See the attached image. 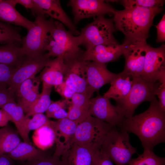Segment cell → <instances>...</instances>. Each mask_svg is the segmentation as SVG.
<instances>
[{"label": "cell", "mask_w": 165, "mask_h": 165, "mask_svg": "<svg viewBox=\"0 0 165 165\" xmlns=\"http://www.w3.org/2000/svg\"><path fill=\"white\" fill-rule=\"evenodd\" d=\"M90 99L85 94H75L68 105L67 118L78 124L91 116Z\"/></svg>", "instance_id": "cell-22"}, {"label": "cell", "mask_w": 165, "mask_h": 165, "mask_svg": "<svg viewBox=\"0 0 165 165\" xmlns=\"http://www.w3.org/2000/svg\"><path fill=\"white\" fill-rule=\"evenodd\" d=\"M165 158L156 155L153 150H144L136 158L132 159L128 165H165Z\"/></svg>", "instance_id": "cell-32"}, {"label": "cell", "mask_w": 165, "mask_h": 165, "mask_svg": "<svg viewBox=\"0 0 165 165\" xmlns=\"http://www.w3.org/2000/svg\"><path fill=\"white\" fill-rule=\"evenodd\" d=\"M15 68L6 64H0V88L9 87Z\"/></svg>", "instance_id": "cell-35"}, {"label": "cell", "mask_w": 165, "mask_h": 165, "mask_svg": "<svg viewBox=\"0 0 165 165\" xmlns=\"http://www.w3.org/2000/svg\"><path fill=\"white\" fill-rule=\"evenodd\" d=\"M42 11L51 18L56 19L66 26L73 35L78 36L80 32L62 9L59 0H34Z\"/></svg>", "instance_id": "cell-19"}, {"label": "cell", "mask_w": 165, "mask_h": 165, "mask_svg": "<svg viewBox=\"0 0 165 165\" xmlns=\"http://www.w3.org/2000/svg\"><path fill=\"white\" fill-rule=\"evenodd\" d=\"M116 127L90 116L77 126L73 143L99 149L108 134Z\"/></svg>", "instance_id": "cell-6"}, {"label": "cell", "mask_w": 165, "mask_h": 165, "mask_svg": "<svg viewBox=\"0 0 165 165\" xmlns=\"http://www.w3.org/2000/svg\"><path fill=\"white\" fill-rule=\"evenodd\" d=\"M24 165H64L60 157L53 155L46 156L29 161Z\"/></svg>", "instance_id": "cell-36"}, {"label": "cell", "mask_w": 165, "mask_h": 165, "mask_svg": "<svg viewBox=\"0 0 165 165\" xmlns=\"http://www.w3.org/2000/svg\"><path fill=\"white\" fill-rule=\"evenodd\" d=\"M100 150L108 155L116 165H128L137 152L130 142L128 133L116 128L108 134Z\"/></svg>", "instance_id": "cell-8"}, {"label": "cell", "mask_w": 165, "mask_h": 165, "mask_svg": "<svg viewBox=\"0 0 165 165\" xmlns=\"http://www.w3.org/2000/svg\"><path fill=\"white\" fill-rule=\"evenodd\" d=\"M84 52L82 51L76 55L64 58L65 68L63 82L56 87V89L65 99H71L75 93L83 94L87 96L86 61L83 58Z\"/></svg>", "instance_id": "cell-3"}, {"label": "cell", "mask_w": 165, "mask_h": 165, "mask_svg": "<svg viewBox=\"0 0 165 165\" xmlns=\"http://www.w3.org/2000/svg\"><path fill=\"white\" fill-rule=\"evenodd\" d=\"M65 68L63 57L50 58L40 74L43 85L55 87L61 84L63 82Z\"/></svg>", "instance_id": "cell-20"}, {"label": "cell", "mask_w": 165, "mask_h": 165, "mask_svg": "<svg viewBox=\"0 0 165 165\" xmlns=\"http://www.w3.org/2000/svg\"><path fill=\"white\" fill-rule=\"evenodd\" d=\"M0 165H13L12 159L4 154H0Z\"/></svg>", "instance_id": "cell-44"}, {"label": "cell", "mask_w": 165, "mask_h": 165, "mask_svg": "<svg viewBox=\"0 0 165 165\" xmlns=\"http://www.w3.org/2000/svg\"><path fill=\"white\" fill-rule=\"evenodd\" d=\"M5 155L12 159L26 161L47 156L44 150L37 148L25 142H20L13 150Z\"/></svg>", "instance_id": "cell-27"}, {"label": "cell", "mask_w": 165, "mask_h": 165, "mask_svg": "<svg viewBox=\"0 0 165 165\" xmlns=\"http://www.w3.org/2000/svg\"><path fill=\"white\" fill-rule=\"evenodd\" d=\"M100 149H91L73 143L60 158L64 165H93L95 155Z\"/></svg>", "instance_id": "cell-18"}, {"label": "cell", "mask_w": 165, "mask_h": 165, "mask_svg": "<svg viewBox=\"0 0 165 165\" xmlns=\"http://www.w3.org/2000/svg\"><path fill=\"white\" fill-rule=\"evenodd\" d=\"M133 84L127 95L116 101L120 112L125 119L134 116L136 108L146 101L151 102L155 98L158 88L160 83L148 82L141 76L132 77Z\"/></svg>", "instance_id": "cell-5"}, {"label": "cell", "mask_w": 165, "mask_h": 165, "mask_svg": "<svg viewBox=\"0 0 165 165\" xmlns=\"http://www.w3.org/2000/svg\"><path fill=\"white\" fill-rule=\"evenodd\" d=\"M115 29L113 19L107 18L104 16H97L81 29L78 35L80 45L87 50L100 45L118 43L113 36Z\"/></svg>", "instance_id": "cell-7"}, {"label": "cell", "mask_w": 165, "mask_h": 165, "mask_svg": "<svg viewBox=\"0 0 165 165\" xmlns=\"http://www.w3.org/2000/svg\"><path fill=\"white\" fill-rule=\"evenodd\" d=\"M15 98V93L9 87L0 88V108L9 102L14 101Z\"/></svg>", "instance_id": "cell-39"}, {"label": "cell", "mask_w": 165, "mask_h": 165, "mask_svg": "<svg viewBox=\"0 0 165 165\" xmlns=\"http://www.w3.org/2000/svg\"><path fill=\"white\" fill-rule=\"evenodd\" d=\"M50 59L44 53L35 57L26 56L20 66L15 69L9 88L15 94L21 84L35 76L43 69Z\"/></svg>", "instance_id": "cell-12"}, {"label": "cell", "mask_w": 165, "mask_h": 165, "mask_svg": "<svg viewBox=\"0 0 165 165\" xmlns=\"http://www.w3.org/2000/svg\"><path fill=\"white\" fill-rule=\"evenodd\" d=\"M52 87L49 86L43 85L42 93L39 94L35 102L25 113L26 118L46 112L52 101L50 98Z\"/></svg>", "instance_id": "cell-30"}, {"label": "cell", "mask_w": 165, "mask_h": 165, "mask_svg": "<svg viewBox=\"0 0 165 165\" xmlns=\"http://www.w3.org/2000/svg\"><path fill=\"white\" fill-rule=\"evenodd\" d=\"M20 44L10 43L0 46V64L16 68L26 57Z\"/></svg>", "instance_id": "cell-25"}, {"label": "cell", "mask_w": 165, "mask_h": 165, "mask_svg": "<svg viewBox=\"0 0 165 165\" xmlns=\"http://www.w3.org/2000/svg\"><path fill=\"white\" fill-rule=\"evenodd\" d=\"M9 121H11V119L8 114L3 109H0V127L7 125Z\"/></svg>", "instance_id": "cell-43"}, {"label": "cell", "mask_w": 165, "mask_h": 165, "mask_svg": "<svg viewBox=\"0 0 165 165\" xmlns=\"http://www.w3.org/2000/svg\"><path fill=\"white\" fill-rule=\"evenodd\" d=\"M86 72L87 96L90 98L94 92H99L103 86L110 83L117 75L109 71L106 64L91 61H86Z\"/></svg>", "instance_id": "cell-14"}, {"label": "cell", "mask_w": 165, "mask_h": 165, "mask_svg": "<svg viewBox=\"0 0 165 165\" xmlns=\"http://www.w3.org/2000/svg\"><path fill=\"white\" fill-rule=\"evenodd\" d=\"M0 21L22 26L28 31L34 24L33 22L21 15L8 0H0Z\"/></svg>", "instance_id": "cell-24"}, {"label": "cell", "mask_w": 165, "mask_h": 165, "mask_svg": "<svg viewBox=\"0 0 165 165\" xmlns=\"http://www.w3.org/2000/svg\"><path fill=\"white\" fill-rule=\"evenodd\" d=\"M164 1L163 0H123L121 2L125 8L134 7L152 8L162 7Z\"/></svg>", "instance_id": "cell-34"}, {"label": "cell", "mask_w": 165, "mask_h": 165, "mask_svg": "<svg viewBox=\"0 0 165 165\" xmlns=\"http://www.w3.org/2000/svg\"><path fill=\"white\" fill-rule=\"evenodd\" d=\"M50 120L35 130L32 136L35 145L43 150L51 147L55 142V133L50 124Z\"/></svg>", "instance_id": "cell-28"}, {"label": "cell", "mask_w": 165, "mask_h": 165, "mask_svg": "<svg viewBox=\"0 0 165 165\" xmlns=\"http://www.w3.org/2000/svg\"><path fill=\"white\" fill-rule=\"evenodd\" d=\"M162 10V7H134L116 10L113 18L115 29L124 34V42L146 43L154 17Z\"/></svg>", "instance_id": "cell-2"}, {"label": "cell", "mask_w": 165, "mask_h": 165, "mask_svg": "<svg viewBox=\"0 0 165 165\" xmlns=\"http://www.w3.org/2000/svg\"><path fill=\"white\" fill-rule=\"evenodd\" d=\"M124 42L126 45L123 55L125 58V64L122 72L132 77L140 76L143 71L148 44Z\"/></svg>", "instance_id": "cell-16"}, {"label": "cell", "mask_w": 165, "mask_h": 165, "mask_svg": "<svg viewBox=\"0 0 165 165\" xmlns=\"http://www.w3.org/2000/svg\"><path fill=\"white\" fill-rule=\"evenodd\" d=\"M91 116L114 126H117L125 119L116 106L111 103L109 99L101 95L90 99Z\"/></svg>", "instance_id": "cell-13"}, {"label": "cell", "mask_w": 165, "mask_h": 165, "mask_svg": "<svg viewBox=\"0 0 165 165\" xmlns=\"http://www.w3.org/2000/svg\"><path fill=\"white\" fill-rule=\"evenodd\" d=\"M126 43L103 44L84 51L83 58L86 61L106 64L117 60L123 54Z\"/></svg>", "instance_id": "cell-17"}, {"label": "cell", "mask_w": 165, "mask_h": 165, "mask_svg": "<svg viewBox=\"0 0 165 165\" xmlns=\"http://www.w3.org/2000/svg\"><path fill=\"white\" fill-rule=\"evenodd\" d=\"M18 133L7 125L0 129V154L10 152L20 142Z\"/></svg>", "instance_id": "cell-29"}, {"label": "cell", "mask_w": 165, "mask_h": 165, "mask_svg": "<svg viewBox=\"0 0 165 165\" xmlns=\"http://www.w3.org/2000/svg\"><path fill=\"white\" fill-rule=\"evenodd\" d=\"M110 83V87L103 96L116 101L124 98L128 94L132 86V79L130 75L122 72L117 74Z\"/></svg>", "instance_id": "cell-23"}, {"label": "cell", "mask_w": 165, "mask_h": 165, "mask_svg": "<svg viewBox=\"0 0 165 165\" xmlns=\"http://www.w3.org/2000/svg\"><path fill=\"white\" fill-rule=\"evenodd\" d=\"M157 31L156 42H162L165 41V14L163 16L158 24L156 26Z\"/></svg>", "instance_id": "cell-41"}, {"label": "cell", "mask_w": 165, "mask_h": 165, "mask_svg": "<svg viewBox=\"0 0 165 165\" xmlns=\"http://www.w3.org/2000/svg\"><path fill=\"white\" fill-rule=\"evenodd\" d=\"M165 73V46L155 48L148 45L144 67L141 77L152 83L158 81L160 75Z\"/></svg>", "instance_id": "cell-11"}, {"label": "cell", "mask_w": 165, "mask_h": 165, "mask_svg": "<svg viewBox=\"0 0 165 165\" xmlns=\"http://www.w3.org/2000/svg\"><path fill=\"white\" fill-rule=\"evenodd\" d=\"M1 108L9 115L11 121L14 123L19 134L24 142L32 145L29 135L27 134L24 128V123L25 116L22 107L13 101L6 104Z\"/></svg>", "instance_id": "cell-26"}, {"label": "cell", "mask_w": 165, "mask_h": 165, "mask_svg": "<svg viewBox=\"0 0 165 165\" xmlns=\"http://www.w3.org/2000/svg\"><path fill=\"white\" fill-rule=\"evenodd\" d=\"M13 5L15 6L17 4H20L27 9H30L33 13L37 15H44L40 8L35 3L34 0H8Z\"/></svg>", "instance_id": "cell-37"}, {"label": "cell", "mask_w": 165, "mask_h": 165, "mask_svg": "<svg viewBox=\"0 0 165 165\" xmlns=\"http://www.w3.org/2000/svg\"><path fill=\"white\" fill-rule=\"evenodd\" d=\"M49 120L43 113L35 114L31 119L25 117L24 123L25 131L29 135L30 131L38 129L47 123Z\"/></svg>", "instance_id": "cell-33"}, {"label": "cell", "mask_w": 165, "mask_h": 165, "mask_svg": "<svg viewBox=\"0 0 165 165\" xmlns=\"http://www.w3.org/2000/svg\"><path fill=\"white\" fill-rule=\"evenodd\" d=\"M40 79L33 76L24 81L15 93L18 104L26 113L38 97Z\"/></svg>", "instance_id": "cell-21"}, {"label": "cell", "mask_w": 165, "mask_h": 165, "mask_svg": "<svg viewBox=\"0 0 165 165\" xmlns=\"http://www.w3.org/2000/svg\"><path fill=\"white\" fill-rule=\"evenodd\" d=\"M22 40L17 29L10 24L0 21V43L21 44Z\"/></svg>", "instance_id": "cell-31"}, {"label": "cell", "mask_w": 165, "mask_h": 165, "mask_svg": "<svg viewBox=\"0 0 165 165\" xmlns=\"http://www.w3.org/2000/svg\"><path fill=\"white\" fill-rule=\"evenodd\" d=\"M69 100L64 99L56 101H51L48 109L46 111V116L50 118L52 114L62 109H65L67 105H69Z\"/></svg>", "instance_id": "cell-38"}, {"label": "cell", "mask_w": 165, "mask_h": 165, "mask_svg": "<svg viewBox=\"0 0 165 165\" xmlns=\"http://www.w3.org/2000/svg\"><path fill=\"white\" fill-rule=\"evenodd\" d=\"M55 133L56 147L53 155L60 157L62 153L73 143L78 124L67 118L50 120Z\"/></svg>", "instance_id": "cell-15"}, {"label": "cell", "mask_w": 165, "mask_h": 165, "mask_svg": "<svg viewBox=\"0 0 165 165\" xmlns=\"http://www.w3.org/2000/svg\"><path fill=\"white\" fill-rule=\"evenodd\" d=\"M80 45L78 36L74 35L67 30L62 24L52 19L45 42L47 57L65 58L76 55L82 51L79 47Z\"/></svg>", "instance_id": "cell-4"}, {"label": "cell", "mask_w": 165, "mask_h": 165, "mask_svg": "<svg viewBox=\"0 0 165 165\" xmlns=\"http://www.w3.org/2000/svg\"><path fill=\"white\" fill-rule=\"evenodd\" d=\"M156 95L158 99V102L160 107L165 112V82L160 83L158 86Z\"/></svg>", "instance_id": "cell-42"}, {"label": "cell", "mask_w": 165, "mask_h": 165, "mask_svg": "<svg viewBox=\"0 0 165 165\" xmlns=\"http://www.w3.org/2000/svg\"><path fill=\"white\" fill-rule=\"evenodd\" d=\"M68 6L72 8L75 25L84 19L114 15L116 11L102 0H70Z\"/></svg>", "instance_id": "cell-10"}, {"label": "cell", "mask_w": 165, "mask_h": 165, "mask_svg": "<svg viewBox=\"0 0 165 165\" xmlns=\"http://www.w3.org/2000/svg\"><path fill=\"white\" fill-rule=\"evenodd\" d=\"M46 16V14L36 16L34 25L22 38L21 47L27 57H36L46 51V38L53 19L47 20Z\"/></svg>", "instance_id": "cell-9"}, {"label": "cell", "mask_w": 165, "mask_h": 165, "mask_svg": "<svg viewBox=\"0 0 165 165\" xmlns=\"http://www.w3.org/2000/svg\"><path fill=\"white\" fill-rule=\"evenodd\" d=\"M93 165H114L113 162L107 154L101 151L100 149L97 152Z\"/></svg>", "instance_id": "cell-40"}, {"label": "cell", "mask_w": 165, "mask_h": 165, "mask_svg": "<svg viewBox=\"0 0 165 165\" xmlns=\"http://www.w3.org/2000/svg\"><path fill=\"white\" fill-rule=\"evenodd\" d=\"M117 127L136 135L144 150H153L156 145L165 142V112L161 109L156 97L145 111L125 119Z\"/></svg>", "instance_id": "cell-1"}]
</instances>
